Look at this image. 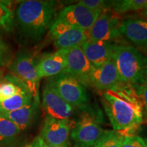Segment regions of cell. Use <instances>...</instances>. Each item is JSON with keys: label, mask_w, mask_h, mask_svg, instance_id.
<instances>
[{"label": "cell", "mask_w": 147, "mask_h": 147, "mask_svg": "<svg viewBox=\"0 0 147 147\" xmlns=\"http://www.w3.org/2000/svg\"><path fill=\"white\" fill-rule=\"evenodd\" d=\"M39 106L40 103L34 101L32 104L20 109L2 115L12 121L23 132L26 131L34 125L38 117Z\"/></svg>", "instance_id": "17"}, {"label": "cell", "mask_w": 147, "mask_h": 147, "mask_svg": "<svg viewBox=\"0 0 147 147\" xmlns=\"http://www.w3.org/2000/svg\"><path fill=\"white\" fill-rule=\"evenodd\" d=\"M13 57L10 47L6 42H5L3 38L0 37V67H8Z\"/></svg>", "instance_id": "25"}, {"label": "cell", "mask_w": 147, "mask_h": 147, "mask_svg": "<svg viewBox=\"0 0 147 147\" xmlns=\"http://www.w3.org/2000/svg\"><path fill=\"white\" fill-rule=\"evenodd\" d=\"M67 65L63 73L74 77L84 87H89L90 79L95 67L90 63L80 47L67 50ZM62 73V72H61Z\"/></svg>", "instance_id": "9"}, {"label": "cell", "mask_w": 147, "mask_h": 147, "mask_svg": "<svg viewBox=\"0 0 147 147\" xmlns=\"http://www.w3.org/2000/svg\"><path fill=\"white\" fill-rule=\"evenodd\" d=\"M140 98L143 110V122L147 123V81L142 85H134Z\"/></svg>", "instance_id": "26"}, {"label": "cell", "mask_w": 147, "mask_h": 147, "mask_svg": "<svg viewBox=\"0 0 147 147\" xmlns=\"http://www.w3.org/2000/svg\"><path fill=\"white\" fill-rule=\"evenodd\" d=\"M67 50L59 49L54 53H45L37 59L36 70L40 80L57 76L65 70Z\"/></svg>", "instance_id": "13"}, {"label": "cell", "mask_w": 147, "mask_h": 147, "mask_svg": "<svg viewBox=\"0 0 147 147\" xmlns=\"http://www.w3.org/2000/svg\"><path fill=\"white\" fill-rule=\"evenodd\" d=\"M37 59L27 49L16 53L8 65L10 73L26 85L35 102L40 103L39 87L40 79L36 70Z\"/></svg>", "instance_id": "5"}, {"label": "cell", "mask_w": 147, "mask_h": 147, "mask_svg": "<svg viewBox=\"0 0 147 147\" xmlns=\"http://www.w3.org/2000/svg\"><path fill=\"white\" fill-rule=\"evenodd\" d=\"M102 12L89 10L77 3L63 8L57 18L88 32Z\"/></svg>", "instance_id": "11"}, {"label": "cell", "mask_w": 147, "mask_h": 147, "mask_svg": "<svg viewBox=\"0 0 147 147\" xmlns=\"http://www.w3.org/2000/svg\"><path fill=\"white\" fill-rule=\"evenodd\" d=\"M119 30L123 38L134 45L147 49V21L139 18L121 20Z\"/></svg>", "instance_id": "16"}, {"label": "cell", "mask_w": 147, "mask_h": 147, "mask_svg": "<svg viewBox=\"0 0 147 147\" xmlns=\"http://www.w3.org/2000/svg\"><path fill=\"white\" fill-rule=\"evenodd\" d=\"M117 44L115 42H93L88 40L80 46L89 61L93 67L104 65L113 59Z\"/></svg>", "instance_id": "14"}, {"label": "cell", "mask_w": 147, "mask_h": 147, "mask_svg": "<svg viewBox=\"0 0 147 147\" xmlns=\"http://www.w3.org/2000/svg\"><path fill=\"white\" fill-rule=\"evenodd\" d=\"M73 147H79V146H77V145H76V144H75V145H74V146Z\"/></svg>", "instance_id": "34"}, {"label": "cell", "mask_w": 147, "mask_h": 147, "mask_svg": "<svg viewBox=\"0 0 147 147\" xmlns=\"http://www.w3.org/2000/svg\"><path fill=\"white\" fill-rule=\"evenodd\" d=\"M34 97L28 89H25L14 96L0 102V113L5 114L29 105L34 102Z\"/></svg>", "instance_id": "19"}, {"label": "cell", "mask_w": 147, "mask_h": 147, "mask_svg": "<svg viewBox=\"0 0 147 147\" xmlns=\"http://www.w3.org/2000/svg\"><path fill=\"white\" fill-rule=\"evenodd\" d=\"M121 147H144V140L139 136L126 135Z\"/></svg>", "instance_id": "27"}, {"label": "cell", "mask_w": 147, "mask_h": 147, "mask_svg": "<svg viewBox=\"0 0 147 147\" xmlns=\"http://www.w3.org/2000/svg\"><path fill=\"white\" fill-rule=\"evenodd\" d=\"M14 29V12L7 3L0 1V37L9 34Z\"/></svg>", "instance_id": "21"}, {"label": "cell", "mask_w": 147, "mask_h": 147, "mask_svg": "<svg viewBox=\"0 0 147 147\" xmlns=\"http://www.w3.org/2000/svg\"><path fill=\"white\" fill-rule=\"evenodd\" d=\"M42 107L47 117L61 120H69L75 110L47 81L42 88Z\"/></svg>", "instance_id": "10"}, {"label": "cell", "mask_w": 147, "mask_h": 147, "mask_svg": "<svg viewBox=\"0 0 147 147\" xmlns=\"http://www.w3.org/2000/svg\"><path fill=\"white\" fill-rule=\"evenodd\" d=\"M71 128L69 120L57 119L46 116L39 136L45 144H63L69 142Z\"/></svg>", "instance_id": "12"}, {"label": "cell", "mask_w": 147, "mask_h": 147, "mask_svg": "<svg viewBox=\"0 0 147 147\" xmlns=\"http://www.w3.org/2000/svg\"><path fill=\"white\" fill-rule=\"evenodd\" d=\"M56 1L26 0L14 12V28L22 39L32 43L39 42L57 18Z\"/></svg>", "instance_id": "2"}, {"label": "cell", "mask_w": 147, "mask_h": 147, "mask_svg": "<svg viewBox=\"0 0 147 147\" xmlns=\"http://www.w3.org/2000/svg\"><path fill=\"white\" fill-rule=\"evenodd\" d=\"M47 81L74 109L89 104V96L85 87L68 74L62 72Z\"/></svg>", "instance_id": "6"}, {"label": "cell", "mask_w": 147, "mask_h": 147, "mask_svg": "<svg viewBox=\"0 0 147 147\" xmlns=\"http://www.w3.org/2000/svg\"><path fill=\"white\" fill-rule=\"evenodd\" d=\"M142 14H144V15L146 16V17L147 18V8L146 9H145L144 10H143L142 11Z\"/></svg>", "instance_id": "31"}, {"label": "cell", "mask_w": 147, "mask_h": 147, "mask_svg": "<svg viewBox=\"0 0 147 147\" xmlns=\"http://www.w3.org/2000/svg\"><path fill=\"white\" fill-rule=\"evenodd\" d=\"M89 10L93 11H103L106 9L111 10L113 1H104V0H81L78 2Z\"/></svg>", "instance_id": "24"}, {"label": "cell", "mask_w": 147, "mask_h": 147, "mask_svg": "<svg viewBox=\"0 0 147 147\" xmlns=\"http://www.w3.org/2000/svg\"><path fill=\"white\" fill-rule=\"evenodd\" d=\"M0 147H1V146H0Z\"/></svg>", "instance_id": "35"}, {"label": "cell", "mask_w": 147, "mask_h": 147, "mask_svg": "<svg viewBox=\"0 0 147 147\" xmlns=\"http://www.w3.org/2000/svg\"><path fill=\"white\" fill-rule=\"evenodd\" d=\"M21 134L12 121L0 113V146L20 147Z\"/></svg>", "instance_id": "18"}, {"label": "cell", "mask_w": 147, "mask_h": 147, "mask_svg": "<svg viewBox=\"0 0 147 147\" xmlns=\"http://www.w3.org/2000/svg\"><path fill=\"white\" fill-rule=\"evenodd\" d=\"M44 144V141L42 140L41 138L40 137V136L36 137L34 138V140L32 144H31L30 147H43Z\"/></svg>", "instance_id": "28"}, {"label": "cell", "mask_w": 147, "mask_h": 147, "mask_svg": "<svg viewBox=\"0 0 147 147\" xmlns=\"http://www.w3.org/2000/svg\"><path fill=\"white\" fill-rule=\"evenodd\" d=\"M146 8L147 0H122L113 1L111 10L120 14L131 11H143Z\"/></svg>", "instance_id": "22"}, {"label": "cell", "mask_w": 147, "mask_h": 147, "mask_svg": "<svg viewBox=\"0 0 147 147\" xmlns=\"http://www.w3.org/2000/svg\"><path fill=\"white\" fill-rule=\"evenodd\" d=\"M124 136V134L115 130H105L91 147H121Z\"/></svg>", "instance_id": "23"}, {"label": "cell", "mask_w": 147, "mask_h": 147, "mask_svg": "<svg viewBox=\"0 0 147 147\" xmlns=\"http://www.w3.org/2000/svg\"><path fill=\"white\" fill-rule=\"evenodd\" d=\"M78 109L76 121L70 133L79 147H91L104 134L102 112L97 106L88 104Z\"/></svg>", "instance_id": "4"}, {"label": "cell", "mask_w": 147, "mask_h": 147, "mask_svg": "<svg viewBox=\"0 0 147 147\" xmlns=\"http://www.w3.org/2000/svg\"><path fill=\"white\" fill-rule=\"evenodd\" d=\"M113 59L122 82L139 86L147 81V56L138 48L117 44Z\"/></svg>", "instance_id": "3"}, {"label": "cell", "mask_w": 147, "mask_h": 147, "mask_svg": "<svg viewBox=\"0 0 147 147\" xmlns=\"http://www.w3.org/2000/svg\"><path fill=\"white\" fill-rule=\"evenodd\" d=\"M25 89V84L16 78L13 74L8 73L5 75L4 80L0 86V102H3Z\"/></svg>", "instance_id": "20"}, {"label": "cell", "mask_w": 147, "mask_h": 147, "mask_svg": "<svg viewBox=\"0 0 147 147\" xmlns=\"http://www.w3.org/2000/svg\"><path fill=\"white\" fill-rule=\"evenodd\" d=\"M43 147H70V144H69V142H68L65 143V144H61V145H51V144H45V143L44 142Z\"/></svg>", "instance_id": "29"}, {"label": "cell", "mask_w": 147, "mask_h": 147, "mask_svg": "<svg viewBox=\"0 0 147 147\" xmlns=\"http://www.w3.org/2000/svg\"><path fill=\"white\" fill-rule=\"evenodd\" d=\"M49 36L57 50L80 47L89 40L87 32L69 25L59 18H56L51 25Z\"/></svg>", "instance_id": "8"}, {"label": "cell", "mask_w": 147, "mask_h": 147, "mask_svg": "<svg viewBox=\"0 0 147 147\" xmlns=\"http://www.w3.org/2000/svg\"><path fill=\"white\" fill-rule=\"evenodd\" d=\"M144 140V147H147V138Z\"/></svg>", "instance_id": "32"}, {"label": "cell", "mask_w": 147, "mask_h": 147, "mask_svg": "<svg viewBox=\"0 0 147 147\" xmlns=\"http://www.w3.org/2000/svg\"><path fill=\"white\" fill-rule=\"evenodd\" d=\"M101 102L113 130L122 134L132 131L143 123L142 102L132 84L121 82L103 91Z\"/></svg>", "instance_id": "1"}, {"label": "cell", "mask_w": 147, "mask_h": 147, "mask_svg": "<svg viewBox=\"0 0 147 147\" xmlns=\"http://www.w3.org/2000/svg\"><path fill=\"white\" fill-rule=\"evenodd\" d=\"M5 71L3 67H0V86L1 85V84L3 83V80H4V77H5Z\"/></svg>", "instance_id": "30"}, {"label": "cell", "mask_w": 147, "mask_h": 147, "mask_svg": "<svg viewBox=\"0 0 147 147\" xmlns=\"http://www.w3.org/2000/svg\"><path fill=\"white\" fill-rule=\"evenodd\" d=\"M121 21L119 14L106 9L95 21L87 32L89 40L93 42H115L123 38L119 30Z\"/></svg>", "instance_id": "7"}, {"label": "cell", "mask_w": 147, "mask_h": 147, "mask_svg": "<svg viewBox=\"0 0 147 147\" xmlns=\"http://www.w3.org/2000/svg\"><path fill=\"white\" fill-rule=\"evenodd\" d=\"M31 146V144H27V145H25V146L24 147H30Z\"/></svg>", "instance_id": "33"}, {"label": "cell", "mask_w": 147, "mask_h": 147, "mask_svg": "<svg viewBox=\"0 0 147 147\" xmlns=\"http://www.w3.org/2000/svg\"><path fill=\"white\" fill-rule=\"evenodd\" d=\"M121 82L117 66L112 59L100 67H95L90 79L89 87L105 91L113 89Z\"/></svg>", "instance_id": "15"}]
</instances>
